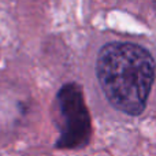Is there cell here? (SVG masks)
<instances>
[{
  "label": "cell",
  "instance_id": "obj_1",
  "mask_svg": "<svg viewBox=\"0 0 156 156\" xmlns=\"http://www.w3.org/2000/svg\"><path fill=\"white\" fill-rule=\"evenodd\" d=\"M155 60L132 43H110L97 58V78L108 101L130 115L144 111L155 80Z\"/></svg>",
  "mask_w": 156,
  "mask_h": 156
},
{
  "label": "cell",
  "instance_id": "obj_2",
  "mask_svg": "<svg viewBox=\"0 0 156 156\" xmlns=\"http://www.w3.org/2000/svg\"><path fill=\"white\" fill-rule=\"evenodd\" d=\"M60 137L58 148H80L90 138V119L83 103L82 90L77 83H67L56 97Z\"/></svg>",
  "mask_w": 156,
  "mask_h": 156
}]
</instances>
